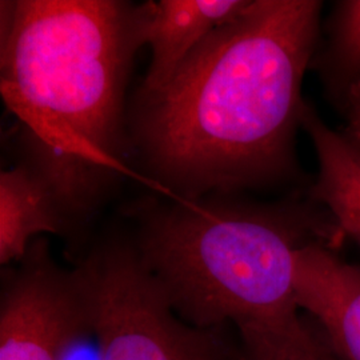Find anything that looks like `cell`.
Returning a JSON list of instances; mask_svg holds the SVG:
<instances>
[{"label": "cell", "mask_w": 360, "mask_h": 360, "mask_svg": "<svg viewBox=\"0 0 360 360\" xmlns=\"http://www.w3.org/2000/svg\"><path fill=\"white\" fill-rule=\"evenodd\" d=\"M321 11L315 0H250L165 87L138 92L131 135L156 179L195 200L292 171Z\"/></svg>", "instance_id": "6da1fadb"}, {"label": "cell", "mask_w": 360, "mask_h": 360, "mask_svg": "<svg viewBox=\"0 0 360 360\" xmlns=\"http://www.w3.org/2000/svg\"><path fill=\"white\" fill-rule=\"evenodd\" d=\"M135 4L119 0L0 3V89L22 124L30 165L71 227L102 205L124 171V95Z\"/></svg>", "instance_id": "7a4b0ae2"}, {"label": "cell", "mask_w": 360, "mask_h": 360, "mask_svg": "<svg viewBox=\"0 0 360 360\" xmlns=\"http://www.w3.org/2000/svg\"><path fill=\"white\" fill-rule=\"evenodd\" d=\"M219 198L141 210L134 245L172 309L198 328L299 315L296 252L314 240L333 242L339 229L304 210Z\"/></svg>", "instance_id": "3957f363"}, {"label": "cell", "mask_w": 360, "mask_h": 360, "mask_svg": "<svg viewBox=\"0 0 360 360\" xmlns=\"http://www.w3.org/2000/svg\"><path fill=\"white\" fill-rule=\"evenodd\" d=\"M102 360H240L220 328H198L172 309L134 242L108 240L77 266Z\"/></svg>", "instance_id": "277c9868"}, {"label": "cell", "mask_w": 360, "mask_h": 360, "mask_svg": "<svg viewBox=\"0 0 360 360\" xmlns=\"http://www.w3.org/2000/svg\"><path fill=\"white\" fill-rule=\"evenodd\" d=\"M87 311L80 269L60 267L47 239H34L18 267L3 275L0 360H59Z\"/></svg>", "instance_id": "5b68a950"}, {"label": "cell", "mask_w": 360, "mask_h": 360, "mask_svg": "<svg viewBox=\"0 0 360 360\" xmlns=\"http://www.w3.org/2000/svg\"><path fill=\"white\" fill-rule=\"evenodd\" d=\"M295 295L340 360H360V267L338 257L330 240L297 250Z\"/></svg>", "instance_id": "8992f818"}, {"label": "cell", "mask_w": 360, "mask_h": 360, "mask_svg": "<svg viewBox=\"0 0 360 360\" xmlns=\"http://www.w3.org/2000/svg\"><path fill=\"white\" fill-rule=\"evenodd\" d=\"M250 0H159L135 4V31L150 46L151 62L139 92L165 87L181 63L219 27L231 22Z\"/></svg>", "instance_id": "52a82bcc"}, {"label": "cell", "mask_w": 360, "mask_h": 360, "mask_svg": "<svg viewBox=\"0 0 360 360\" xmlns=\"http://www.w3.org/2000/svg\"><path fill=\"white\" fill-rule=\"evenodd\" d=\"M71 227L51 187L27 163L0 174V263L19 262L40 233L67 235Z\"/></svg>", "instance_id": "ba28073f"}, {"label": "cell", "mask_w": 360, "mask_h": 360, "mask_svg": "<svg viewBox=\"0 0 360 360\" xmlns=\"http://www.w3.org/2000/svg\"><path fill=\"white\" fill-rule=\"evenodd\" d=\"M302 126L309 132L319 162L312 198L330 210L339 230L360 245V150L326 126L309 104L303 110Z\"/></svg>", "instance_id": "9c48e42d"}, {"label": "cell", "mask_w": 360, "mask_h": 360, "mask_svg": "<svg viewBox=\"0 0 360 360\" xmlns=\"http://www.w3.org/2000/svg\"><path fill=\"white\" fill-rule=\"evenodd\" d=\"M240 335V360H340L321 328L300 314L285 322L245 326Z\"/></svg>", "instance_id": "30bf717a"}, {"label": "cell", "mask_w": 360, "mask_h": 360, "mask_svg": "<svg viewBox=\"0 0 360 360\" xmlns=\"http://www.w3.org/2000/svg\"><path fill=\"white\" fill-rule=\"evenodd\" d=\"M321 71L339 101L360 83V0H345L336 7L328 47L321 58Z\"/></svg>", "instance_id": "8fae6325"}, {"label": "cell", "mask_w": 360, "mask_h": 360, "mask_svg": "<svg viewBox=\"0 0 360 360\" xmlns=\"http://www.w3.org/2000/svg\"><path fill=\"white\" fill-rule=\"evenodd\" d=\"M59 360H102V348L90 304L87 315L77 323L65 339Z\"/></svg>", "instance_id": "7c38bea8"}, {"label": "cell", "mask_w": 360, "mask_h": 360, "mask_svg": "<svg viewBox=\"0 0 360 360\" xmlns=\"http://www.w3.org/2000/svg\"><path fill=\"white\" fill-rule=\"evenodd\" d=\"M338 102L346 119L345 136L360 150V83L352 86Z\"/></svg>", "instance_id": "4fadbf2b"}]
</instances>
